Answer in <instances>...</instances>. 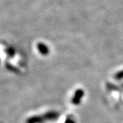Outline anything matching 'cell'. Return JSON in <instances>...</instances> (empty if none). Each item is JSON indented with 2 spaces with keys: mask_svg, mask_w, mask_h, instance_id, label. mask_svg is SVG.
<instances>
[{
  "mask_svg": "<svg viewBox=\"0 0 123 123\" xmlns=\"http://www.w3.org/2000/svg\"><path fill=\"white\" fill-rule=\"evenodd\" d=\"M37 49L38 50L40 51V53L44 55H47L49 52V50L48 47L43 43H38L37 44Z\"/></svg>",
  "mask_w": 123,
  "mask_h": 123,
  "instance_id": "obj_1",
  "label": "cell"
}]
</instances>
